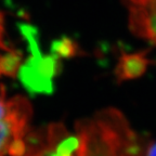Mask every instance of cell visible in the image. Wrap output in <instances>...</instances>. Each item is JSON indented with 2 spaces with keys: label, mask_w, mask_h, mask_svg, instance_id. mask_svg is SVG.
Listing matches in <instances>:
<instances>
[{
  "label": "cell",
  "mask_w": 156,
  "mask_h": 156,
  "mask_svg": "<svg viewBox=\"0 0 156 156\" xmlns=\"http://www.w3.org/2000/svg\"><path fill=\"white\" fill-rule=\"evenodd\" d=\"M80 156H145L147 142L130 128L116 108H105L76 122Z\"/></svg>",
  "instance_id": "obj_1"
},
{
  "label": "cell",
  "mask_w": 156,
  "mask_h": 156,
  "mask_svg": "<svg viewBox=\"0 0 156 156\" xmlns=\"http://www.w3.org/2000/svg\"><path fill=\"white\" fill-rule=\"evenodd\" d=\"M23 34L28 40L33 54L21 67L20 79L29 92L51 94L54 90L53 78L61 71L60 58L52 53L41 55L35 28L23 26Z\"/></svg>",
  "instance_id": "obj_2"
},
{
  "label": "cell",
  "mask_w": 156,
  "mask_h": 156,
  "mask_svg": "<svg viewBox=\"0 0 156 156\" xmlns=\"http://www.w3.org/2000/svg\"><path fill=\"white\" fill-rule=\"evenodd\" d=\"M32 117V107L24 97L5 98V90L0 85V156L12 153L14 145L26 139Z\"/></svg>",
  "instance_id": "obj_3"
},
{
  "label": "cell",
  "mask_w": 156,
  "mask_h": 156,
  "mask_svg": "<svg viewBox=\"0 0 156 156\" xmlns=\"http://www.w3.org/2000/svg\"><path fill=\"white\" fill-rule=\"evenodd\" d=\"M27 136L24 156H80L81 154L78 133H69L61 122H54L44 131Z\"/></svg>",
  "instance_id": "obj_4"
},
{
  "label": "cell",
  "mask_w": 156,
  "mask_h": 156,
  "mask_svg": "<svg viewBox=\"0 0 156 156\" xmlns=\"http://www.w3.org/2000/svg\"><path fill=\"white\" fill-rule=\"evenodd\" d=\"M132 34L156 46V0H122Z\"/></svg>",
  "instance_id": "obj_5"
},
{
  "label": "cell",
  "mask_w": 156,
  "mask_h": 156,
  "mask_svg": "<svg viewBox=\"0 0 156 156\" xmlns=\"http://www.w3.org/2000/svg\"><path fill=\"white\" fill-rule=\"evenodd\" d=\"M151 63L146 58V51L136 53H124L119 58V62L115 68V76L118 83L131 80L139 78L145 73L146 68Z\"/></svg>",
  "instance_id": "obj_6"
},
{
  "label": "cell",
  "mask_w": 156,
  "mask_h": 156,
  "mask_svg": "<svg viewBox=\"0 0 156 156\" xmlns=\"http://www.w3.org/2000/svg\"><path fill=\"white\" fill-rule=\"evenodd\" d=\"M78 44H76L73 39L63 36L61 38L55 39L51 44V53L58 56L60 58H69L73 56L83 54Z\"/></svg>",
  "instance_id": "obj_7"
},
{
  "label": "cell",
  "mask_w": 156,
  "mask_h": 156,
  "mask_svg": "<svg viewBox=\"0 0 156 156\" xmlns=\"http://www.w3.org/2000/svg\"><path fill=\"white\" fill-rule=\"evenodd\" d=\"M21 53L17 52H9L5 56L0 58V72L8 76L14 77L21 64Z\"/></svg>",
  "instance_id": "obj_8"
},
{
  "label": "cell",
  "mask_w": 156,
  "mask_h": 156,
  "mask_svg": "<svg viewBox=\"0 0 156 156\" xmlns=\"http://www.w3.org/2000/svg\"><path fill=\"white\" fill-rule=\"evenodd\" d=\"M145 156H156V142H150L146 145Z\"/></svg>",
  "instance_id": "obj_9"
},
{
  "label": "cell",
  "mask_w": 156,
  "mask_h": 156,
  "mask_svg": "<svg viewBox=\"0 0 156 156\" xmlns=\"http://www.w3.org/2000/svg\"><path fill=\"white\" fill-rule=\"evenodd\" d=\"M1 21H2V17H1V14H0V47H1V48H3V49H7V47H5V44H2V40H1V37H2V35H1V30H2Z\"/></svg>",
  "instance_id": "obj_10"
}]
</instances>
